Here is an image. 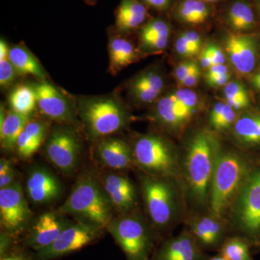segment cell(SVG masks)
Here are the masks:
<instances>
[{"label":"cell","mask_w":260,"mask_h":260,"mask_svg":"<svg viewBox=\"0 0 260 260\" xmlns=\"http://www.w3.org/2000/svg\"><path fill=\"white\" fill-rule=\"evenodd\" d=\"M187 230L205 251L220 250L230 236L226 220L208 213H196L188 218Z\"/></svg>","instance_id":"12"},{"label":"cell","mask_w":260,"mask_h":260,"mask_svg":"<svg viewBox=\"0 0 260 260\" xmlns=\"http://www.w3.org/2000/svg\"><path fill=\"white\" fill-rule=\"evenodd\" d=\"M39 111L48 119L59 122L73 124L75 111L68 99L51 84L38 83L34 87Z\"/></svg>","instance_id":"14"},{"label":"cell","mask_w":260,"mask_h":260,"mask_svg":"<svg viewBox=\"0 0 260 260\" xmlns=\"http://www.w3.org/2000/svg\"><path fill=\"white\" fill-rule=\"evenodd\" d=\"M102 185L113 208L121 215L136 211L139 204L138 190L129 178L121 174H107L103 178Z\"/></svg>","instance_id":"17"},{"label":"cell","mask_w":260,"mask_h":260,"mask_svg":"<svg viewBox=\"0 0 260 260\" xmlns=\"http://www.w3.org/2000/svg\"><path fill=\"white\" fill-rule=\"evenodd\" d=\"M209 257L186 229L175 237L164 239L151 260H208Z\"/></svg>","instance_id":"16"},{"label":"cell","mask_w":260,"mask_h":260,"mask_svg":"<svg viewBox=\"0 0 260 260\" xmlns=\"http://www.w3.org/2000/svg\"><path fill=\"white\" fill-rule=\"evenodd\" d=\"M225 53L237 73L250 74L256 66L258 39L249 34H227L224 41Z\"/></svg>","instance_id":"15"},{"label":"cell","mask_w":260,"mask_h":260,"mask_svg":"<svg viewBox=\"0 0 260 260\" xmlns=\"http://www.w3.org/2000/svg\"><path fill=\"white\" fill-rule=\"evenodd\" d=\"M237 116L236 111L225 102L223 112L218 119L213 123L211 126L214 130L218 132L225 131L232 127L237 119Z\"/></svg>","instance_id":"33"},{"label":"cell","mask_w":260,"mask_h":260,"mask_svg":"<svg viewBox=\"0 0 260 260\" xmlns=\"http://www.w3.org/2000/svg\"><path fill=\"white\" fill-rule=\"evenodd\" d=\"M70 223L59 212L42 213L28 227L23 246L34 252L42 250L55 242Z\"/></svg>","instance_id":"13"},{"label":"cell","mask_w":260,"mask_h":260,"mask_svg":"<svg viewBox=\"0 0 260 260\" xmlns=\"http://www.w3.org/2000/svg\"><path fill=\"white\" fill-rule=\"evenodd\" d=\"M77 109L90 140L103 139L114 134L129 121L125 107L113 96L80 98Z\"/></svg>","instance_id":"6"},{"label":"cell","mask_w":260,"mask_h":260,"mask_svg":"<svg viewBox=\"0 0 260 260\" xmlns=\"http://www.w3.org/2000/svg\"><path fill=\"white\" fill-rule=\"evenodd\" d=\"M228 73H229V69L225 64H214L208 70V72L205 74V79L228 74Z\"/></svg>","instance_id":"46"},{"label":"cell","mask_w":260,"mask_h":260,"mask_svg":"<svg viewBox=\"0 0 260 260\" xmlns=\"http://www.w3.org/2000/svg\"><path fill=\"white\" fill-rule=\"evenodd\" d=\"M47 125L42 121H29L17 143V152L23 159L30 158L42 145L46 135Z\"/></svg>","instance_id":"24"},{"label":"cell","mask_w":260,"mask_h":260,"mask_svg":"<svg viewBox=\"0 0 260 260\" xmlns=\"http://www.w3.org/2000/svg\"><path fill=\"white\" fill-rule=\"evenodd\" d=\"M96 153L103 165L112 170H127L135 166L133 148L119 138H103L98 143Z\"/></svg>","instance_id":"19"},{"label":"cell","mask_w":260,"mask_h":260,"mask_svg":"<svg viewBox=\"0 0 260 260\" xmlns=\"http://www.w3.org/2000/svg\"><path fill=\"white\" fill-rule=\"evenodd\" d=\"M225 100L250 99L245 87L238 81H231L225 85L223 90Z\"/></svg>","instance_id":"35"},{"label":"cell","mask_w":260,"mask_h":260,"mask_svg":"<svg viewBox=\"0 0 260 260\" xmlns=\"http://www.w3.org/2000/svg\"><path fill=\"white\" fill-rule=\"evenodd\" d=\"M140 189L150 223L157 237L167 234L182 218L186 200L181 181L141 173Z\"/></svg>","instance_id":"2"},{"label":"cell","mask_w":260,"mask_h":260,"mask_svg":"<svg viewBox=\"0 0 260 260\" xmlns=\"http://www.w3.org/2000/svg\"><path fill=\"white\" fill-rule=\"evenodd\" d=\"M9 104L12 110L30 116L37 105L35 89L27 85H18L10 93Z\"/></svg>","instance_id":"28"},{"label":"cell","mask_w":260,"mask_h":260,"mask_svg":"<svg viewBox=\"0 0 260 260\" xmlns=\"http://www.w3.org/2000/svg\"><path fill=\"white\" fill-rule=\"evenodd\" d=\"M257 8H258V10H259V15H260V0L259 1V3H258V4H257Z\"/></svg>","instance_id":"54"},{"label":"cell","mask_w":260,"mask_h":260,"mask_svg":"<svg viewBox=\"0 0 260 260\" xmlns=\"http://www.w3.org/2000/svg\"><path fill=\"white\" fill-rule=\"evenodd\" d=\"M145 16L146 9L138 0H123L116 15V27L120 31H130L139 26Z\"/></svg>","instance_id":"25"},{"label":"cell","mask_w":260,"mask_h":260,"mask_svg":"<svg viewBox=\"0 0 260 260\" xmlns=\"http://www.w3.org/2000/svg\"><path fill=\"white\" fill-rule=\"evenodd\" d=\"M169 27L162 20H153L149 22L140 31V42L162 35H169Z\"/></svg>","instance_id":"32"},{"label":"cell","mask_w":260,"mask_h":260,"mask_svg":"<svg viewBox=\"0 0 260 260\" xmlns=\"http://www.w3.org/2000/svg\"><path fill=\"white\" fill-rule=\"evenodd\" d=\"M113 205L102 183L90 173L83 174L59 208V213L107 229L113 220Z\"/></svg>","instance_id":"4"},{"label":"cell","mask_w":260,"mask_h":260,"mask_svg":"<svg viewBox=\"0 0 260 260\" xmlns=\"http://www.w3.org/2000/svg\"><path fill=\"white\" fill-rule=\"evenodd\" d=\"M209 8L204 2L202 0H196V3H195L196 24L203 23L209 17Z\"/></svg>","instance_id":"42"},{"label":"cell","mask_w":260,"mask_h":260,"mask_svg":"<svg viewBox=\"0 0 260 260\" xmlns=\"http://www.w3.org/2000/svg\"><path fill=\"white\" fill-rule=\"evenodd\" d=\"M9 51L8 44L2 39L0 41V85L2 87L11 85L18 74L10 60Z\"/></svg>","instance_id":"31"},{"label":"cell","mask_w":260,"mask_h":260,"mask_svg":"<svg viewBox=\"0 0 260 260\" xmlns=\"http://www.w3.org/2000/svg\"><path fill=\"white\" fill-rule=\"evenodd\" d=\"M195 3L196 0H185L179 5L177 15L181 21L186 23L196 24Z\"/></svg>","instance_id":"36"},{"label":"cell","mask_w":260,"mask_h":260,"mask_svg":"<svg viewBox=\"0 0 260 260\" xmlns=\"http://www.w3.org/2000/svg\"><path fill=\"white\" fill-rule=\"evenodd\" d=\"M228 23L237 31H248L255 27L254 12L249 5L238 2L232 5L227 15Z\"/></svg>","instance_id":"29"},{"label":"cell","mask_w":260,"mask_h":260,"mask_svg":"<svg viewBox=\"0 0 260 260\" xmlns=\"http://www.w3.org/2000/svg\"><path fill=\"white\" fill-rule=\"evenodd\" d=\"M202 1H205V2H216V1H218V0H202Z\"/></svg>","instance_id":"53"},{"label":"cell","mask_w":260,"mask_h":260,"mask_svg":"<svg viewBox=\"0 0 260 260\" xmlns=\"http://www.w3.org/2000/svg\"><path fill=\"white\" fill-rule=\"evenodd\" d=\"M219 253L228 260H254L250 244L239 236L228 237L222 244Z\"/></svg>","instance_id":"30"},{"label":"cell","mask_w":260,"mask_h":260,"mask_svg":"<svg viewBox=\"0 0 260 260\" xmlns=\"http://www.w3.org/2000/svg\"><path fill=\"white\" fill-rule=\"evenodd\" d=\"M15 169L11 162L6 158L0 160V189L10 186L15 182Z\"/></svg>","instance_id":"37"},{"label":"cell","mask_w":260,"mask_h":260,"mask_svg":"<svg viewBox=\"0 0 260 260\" xmlns=\"http://www.w3.org/2000/svg\"><path fill=\"white\" fill-rule=\"evenodd\" d=\"M175 49L177 54L182 57H191L195 56L189 43L181 34L175 43Z\"/></svg>","instance_id":"39"},{"label":"cell","mask_w":260,"mask_h":260,"mask_svg":"<svg viewBox=\"0 0 260 260\" xmlns=\"http://www.w3.org/2000/svg\"><path fill=\"white\" fill-rule=\"evenodd\" d=\"M169 35L158 36L140 42L142 47L145 50L155 51H160L167 47L169 42Z\"/></svg>","instance_id":"38"},{"label":"cell","mask_w":260,"mask_h":260,"mask_svg":"<svg viewBox=\"0 0 260 260\" xmlns=\"http://www.w3.org/2000/svg\"><path fill=\"white\" fill-rule=\"evenodd\" d=\"M107 230L125 254L127 260H151L158 239L150 221L139 213L121 215L113 218Z\"/></svg>","instance_id":"8"},{"label":"cell","mask_w":260,"mask_h":260,"mask_svg":"<svg viewBox=\"0 0 260 260\" xmlns=\"http://www.w3.org/2000/svg\"><path fill=\"white\" fill-rule=\"evenodd\" d=\"M109 65L113 74L132 64L138 57L136 49L127 39L116 37L109 42Z\"/></svg>","instance_id":"26"},{"label":"cell","mask_w":260,"mask_h":260,"mask_svg":"<svg viewBox=\"0 0 260 260\" xmlns=\"http://www.w3.org/2000/svg\"><path fill=\"white\" fill-rule=\"evenodd\" d=\"M259 105H260V96H259Z\"/></svg>","instance_id":"55"},{"label":"cell","mask_w":260,"mask_h":260,"mask_svg":"<svg viewBox=\"0 0 260 260\" xmlns=\"http://www.w3.org/2000/svg\"><path fill=\"white\" fill-rule=\"evenodd\" d=\"M9 56L18 74L30 75L40 80L45 79L46 74L42 65L26 48L22 46L12 47Z\"/></svg>","instance_id":"27"},{"label":"cell","mask_w":260,"mask_h":260,"mask_svg":"<svg viewBox=\"0 0 260 260\" xmlns=\"http://www.w3.org/2000/svg\"><path fill=\"white\" fill-rule=\"evenodd\" d=\"M148 4L156 9H165L169 6L171 0H145Z\"/></svg>","instance_id":"50"},{"label":"cell","mask_w":260,"mask_h":260,"mask_svg":"<svg viewBox=\"0 0 260 260\" xmlns=\"http://www.w3.org/2000/svg\"><path fill=\"white\" fill-rule=\"evenodd\" d=\"M254 164L244 154L220 149L210 184L208 211L226 220L228 213Z\"/></svg>","instance_id":"3"},{"label":"cell","mask_w":260,"mask_h":260,"mask_svg":"<svg viewBox=\"0 0 260 260\" xmlns=\"http://www.w3.org/2000/svg\"><path fill=\"white\" fill-rule=\"evenodd\" d=\"M200 77H201V71H200L199 65L197 64L195 65L194 69L191 70L190 73L188 74L185 78L181 80L179 84L186 88H191V87L195 86L198 83Z\"/></svg>","instance_id":"44"},{"label":"cell","mask_w":260,"mask_h":260,"mask_svg":"<svg viewBox=\"0 0 260 260\" xmlns=\"http://www.w3.org/2000/svg\"><path fill=\"white\" fill-rule=\"evenodd\" d=\"M231 77L232 75L230 73H228V74L214 77V78H206L205 82L210 87L218 88V87L226 85L230 82Z\"/></svg>","instance_id":"45"},{"label":"cell","mask_w":260,"mask_h":260,"mask_svg":"<svg viewBox=\"0 0 260 260\" xmlns=\"http://www.w3.org/2000/svg\"><path fill=\"white\" fill-rule=\"evenodd\" d=\"M182 34L190 44L195 55H197L200 52L202 47V39L200 34L193 30L184 32Z\"/></svg>","instance_id":"43"},{"label":"cell","mask_w":260,"mask_h":260,"mask_svg":"<svg viewBox=\"0 0 260 260\" xmlns=\"http://www.w3.org/2000/svg\"><path fill=\"white\" fill-rule=\"evenodd\" d=\"M178 102L196 114L199 109V99L192 90L187 88L179 89L172 93Z\"/></svg>","instance_id":"34"},{"label":"cell","mask_w":260,"mask_h":260,"mask_svg":"<svg viewBox=\"0 0 260 260\" xmlns=\"http://www.w3.org/2000/svg\"><path fill=\"white\" fill-rule=\"evenodd\" d=\"M209 53L214 64H224L225 62V55L223 50L214 44H209L205 47Z\"/></svg>","instance_id":"41"},{"label":"cell","mask_w":260,"mask_h":260,"mask_svg":"<svg viewBox=\"0 0 260 260\" xmlns=\"http://www.w3.org/2000/svg\"><path fill=\"white\" fill-rule=\"evenodd\" d=\"M31 211L19 181L0 189V223L2 232L16 237L29 227Z\"/></svg>","instance_id":"11"},{"label":"cell","mask_w":260,"mask_h":260,"mask_svg":"<svg viewBox=\"0 0 260 260\" xmlns=\"http://www.w3.org/2000/svg\"><path fill=\"white\" fill-rule=\"evenodd\" d=\"M225 103L235 111L243 110L250 107L251 105L250 99H242V100L231 99V100H225Z\"/></svg>","instance_id":"48"},{"label":"cell","mask_w":260,"mask_h":260,"mask_svg":"<svg viewBox=\"0 0 260 260\" xmlns=\"http://www.w3.org/2000/svg\"><path fill=\"white\" fill-rule=\"evenodd\" d=\"M1 260H34V254H29L22 251H13Z\"/></svg>","instance_id":"47"},{"label":"cell","mask_w":260,"mask_h":260,"mask_svg":"<svg viewBox=\"0 0 260 260\" xmlns=\"http://www.w3.org/2000/svg\"><path fill=\"white\" fill-rule=\"evenodd\" d=\"M208 260H228L225 257V256H223L221 254H220V253H218V254H216V255L212 256V257H209V259Z\"/></svg>","instance_id":"52"},{"label":"cell","mask_w":260,"mask_h":260,"mask_svg":"<svg viewBox=\"0 0 260 260\" xmlns=\"http://www.w3.org/2000/svg\"><path fill=\"white\" fill-rule=\"evenodd\" d=\"M195 113L178 102L172 93L157 102L154 112L155 120L171 132L181 131L190 122Z\"/></svg>","instance_id":"20"},{"label":"cell","mask_w":260,"mask_h":260,"mask_svg":"<svg viewBox=\"0 0 260 260\" xmlns=\"http://www.w3.org/2000/svg\"><path fill=\"white\" fill-rule=\"evenodd\" d=\"M25 191L32 203L46 205L58 199L62 189L60 182L52 173L44 167H35L29 172Z\"/></svg>","instance_id":"18"},{"label":"cell","mask_w":260,"mask_h":260,"mask_svg":"<svg viewBox=\"0 0 260 260\" xmlns=\"http://www.w3.org/2000/svg\"><path fill=\"white\" fill-rule=\"evenodd\" d=\"M221 148L216 135L210 130L200 129L188 140L182 155L179 154L186 203L200 212L208 210L212 177Z\"/></svg>","instance_id":"1"},{"label":"cell","mask_w":260,"mask_h":260,"mask_svg":"<svg viewBox=\"0 0 260 260\" xmlns=\"http://www.w3.org/2000/svg\"><path fill=\"white\" fill-rule=\"evenodd\" d=\"M132 148L135 166L142 172L181 180L179 153L169 140L158 135H143L135 140Z\"/></svg>","instance_id":"7"},{"label":"cell","mask_w":260,"mask_h":260,"mask_svg":"<svg viewBox=\"0 0 260 260\" xmlns=\"http://www.w3.org/2000/svg\"><path fill=\"white\" fill-rule=\"evenodd\" d=\"M233 135L240 144L248 148L260 146V115L244 113L238 116L232 126Z\"/></svg>","instance_id":"23"},{"label":"cell","mask_w":260,"mask_h":260,"mask_svg":"<svg viewBox=\"0 0 260 260\" xmlns=\"http://www.w3.org/2000/svg\"><path fill=\"white\" fill-rule=\"evenodd\" d=\"M230 235L260 248V162L254 164L226 217Z\"/></svg>","instance_id":"5"},{"label":"cell","mask_w":260,"mask_h":260,"mask_svg":"<svg viewBox=\"0 0 260 260\" xmlns=\"http://www.w3.org/2000/svg\"><path fill=\"white\" fill-rule=\"evenodd\" d=\"M198 64L196 61L192 60L184 61L179 64L174 70V77L178 83L185 78L188 74L190 73L191 70L194 69L195 65Z\"/></svg>","instance_id":"40"},{"label":"cell","mask_w":260,"mask_h":260,"mask_svg":"<svg viewBox=\"0 0 260 260\" xmlns=\"http://www.w3.org/2000/svg\"><path fill=\"white\" fill-rule=\"evenodd\" d=\"M81 145L76 132L67 126H58L51 132L46 142V157L61 172L73 174L76 170Z\"/></svg>","instance_id":"10"},{"label":"cell","mask_w":260,"mask_h":260,"mask_svg":"<svg viewBox=\"0 0 260 260\" xmlns=\"http://www.w3.org/2000/svg\"><path fill=\"white\" fill-rule=\"evenodd\" d=\"M251 83L253 88L260 91V70L253 75L251 79Z\"/></svg>","instance_id":"51"},{"label":"cell","mask_w":260,"mask_h":260,"mask_svg":"<svg viewBox=\"0 0 260 260\" xmlns=\"http://www.w3.org/2000/svg\"><path fill=\"white\" fill-rule=\"evenodd\" d=\"M164 88L162 75L155 70H149L135 77L129 85V93L138 104H149L156 100Z\"/></svg>","instance_id":"21"},{"label":"cell","mask_w":260,"mask_h":260,"mask_svg":"<svg viewBox=\"0 0 260 260\" xmlns=\"http://www.w3.org/2000/svg\"><path fill=\"white\" fill-rule=\"evenodd\" d=\"M104 229L78 220L71 222L55 242L42 250L34 252V260H53L69 255L96 242Z\"/></svg>","instance_id":"9"},{"label":"cell","mask_w":260,"mask_h":260,"mask_svg":"<svg viewBox=\"0 0 260 260\" xmlns=\"http://www.w3.org/2000/svg\"><path fill=\"white\" fill-rule=\"evenodd\" d=\"M200 64L205 69L208 70L210 68H211L214 65L213 60H212L211 57H210L209 53L206 50V49H203L202 51L201 54L200 56Z\"/></svg>","instance_id":"49"},{"label":"cell","mask_w":260,"mask_h":260,"mask_svg":"<svg viewBox=\"0 0 260 260\" xmlns=\"http://www.w3.org/2000/svg\"><path fill=\"white\" fill-rule=\"evenodd\" d=\"M30 121V116L22 115L11 110L5 113L1 107L0 113V143L2 148L8 152L13 151L25 126Z\"/></svg>","instance_id":"22"}]
</instances>
